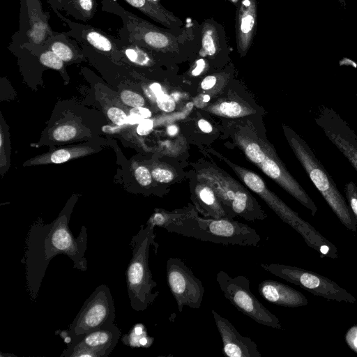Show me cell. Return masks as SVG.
<instances>
[{
	"instance_id": "cell-1",
	"label": "cell",
	"mask_w": 357,
	"mask_h": 357,
	"mask_svg": "<svg viewBox=\"0 0 357 357\" xmlns=\"http://www.w3.org/2000/svg\"><path fill=\"white\" fill-rule=\"evenodd\" d=\"M69 214H61L53 222H36L29 230L24 263L26 264V284L33 300L38 296L47 268L54 257L67 255L73 262V267L85 271L87 261V232L82 226L75 238L69 228Z\"/></svg>"
},
{
	"instance_id": "cell-2",
	"label": "cell",
	"mask_w": 357,
	"mask_h": 357,
	"mask_svg": "<svg viewBox=\"0 0 357 357\" xmlns=\"http://www.w3.org/2000/svg\"><path fill=\"white\" fill-rule=\"evenodd\" d=\"M103 11L119 16L123 26L118 38L158 54L170 62L196 56L200 48V24L187 19L180 29L162 28L123 8L116 0H102Z\"/></svg>"
},
{
	"instance_id": "cell-3",
	"label": "cell",
	"mask_w": 357,
	"mask_h": 357,
	"mask_svg": "<svg viewBox=\"0 0 357 357\" xmlns=\"http://www.w3.org/2000/svg\"><path fill=\"white\" fill-rule=\"evenodd\" d=\"M227 130L248 160L315 215L318 208L314 202L289 173L273 146L252 121L245 119L229 122Z\"/></svg>"
},
{
	"instance_id": "cell-4",
	"label": "cell",
	"mask_w": 357,
	"mask_h": 357,
	"mask_svg": "<svg viewBox=\"0 0 357 357\" xmlns=\"http://www.w3.org/2000/svg\"><path fill=\"white\" fill-rule=\"evenodd\" d=\"M188 204L183 213L165 229L171 233L226 245L257 247L261 241L256 230L245 224L233 219L202 218Z\"/></svg>"
},
{
	"instance_id": "cell-5",
	"label": "cell",
	"mask_w": 357,
	"mask_h": 357,
	"mask_svg": "<svg viewBox=\"0 0 357 357\" xmlns=\"http://www.w3.org/2000/svg\"><path fill=\"white\" fill-rule=\"evenodd\" d=\"M221 157L245 185L262 199L283 222L294 229L309 247L319 252L321 257H338L336 246L270 190L259 176L245 167L234 164L223 156Z\"/></svg>"
},
{
	"instance_id": "cell-6",
	"label": "cell",
	"mask_w": 357,
	"mask_h": 357,
	"mask_svg": "<svg viewBox=\"0 0 357 357\" xmlns=\"http://www.w3.org/2000/svg\"><path fill=\"white\" fill-rule=\"evenodd\" d=\"M282 129L290 148L329 207L346 228L356 232L357 221L347 201L312 149L290 127L282 124Z\"/></svg>"
},
{
	"instance_id": "cell-7",
	"label": "cell",
	"mask_w": 357,
	"mask_h": 357,
	"mask_svg": "<svg viewBox=\"0 0 357 357\" xmlns=\"http://www.w3.org/2000/svg\"><path fill=\"white\" fill-rule=\"evenodd\" d=\"M155 227L142 225L130 241L132 258L126 272L127 290L131 307L143 312L159 296L157 287L149 266V250L151 245L157 253L158 244L155 242Z\"/></svg>"
},
{
	"instance_id": "cell-8",
	"label": "cell",
	"mask_w": 357,
	"mask_h": 357,
	"mask_svg": "<svg viewBox=\"0 0 357 357\" xmlns=\"http://www.w3.org/2000/svg\"><path fill=\"white\" fill-rule=\"evenodd\" d=\"M197 178L213 190L230 219L240 216L255 221L267 218L249 191L222 169L209 165L204 166L197 170Z\"/></svg>"
},
{
	"instance_id": "cell-9",
	"label": "cell",
	"mask_w": 357,
	"mask_h": 357,
	"mask_svg": "<svg viewBox=\"0 0 357 357\" xmlns=\"http://www.w3.org/2000/svg\"><path fill=\"white\" fill-rule=\"evenodd\" d=\"M216 282L224 296L238 311L258 324L276 329L282 328L278 318L251 292L248 278L243 275L231 277L220 271L216 275Z\"/></svg>"
},
{
	"instance_id": "cell-10",
	"label": "cell",
	"mask_w": 357,
	"mask_h": 357,
	"mask_svg": "<svg viewBox=\"0 0 357 357\" xmlns=\"http://www.w3.org/2000/svg\"><path fill=\"white\" fill-rule=\"evenodd\" d=\"M261 268L318 296L337 302L355 303L356 298L332 280L302 268L280 264H260Z\"/></svg>"
},
{
	"instance_id": "cell-11",
	"label": "cell",
	"mask_w": 357,
	"mask_h": 357,
	"mask_svg": "<svg viewBox=\"0 0 357 357\" xmlns=\"http://www.w3.org/2000/svg\"><path fill=\"white\" fill-rule=\"evenodd\" d=\"M115 307L110 289L100 284L84 301L69 326L72 340L89 332L114 324Z\"/></svg>"
},
{
	"instance_id": "cell-12",
	"label": "cell",
	"mask_w": 357,
	"mask_h": 357,
	"mask_svg": "<svg viewBox=\"0 0 357 357\" xmlns=\"http://www.w3.org/2000/svg\"><path fill=\"white\" fill-rule=\"evenodd\" d=\"M166 277L180 312L184 306L200 308L204 294V286L182 259L169 258L166 265Z\"/></svg>"
},
{
	"instance_id": "cell-13",
	"label": "cell",
	"mask_w": 357,
	"mask_h": 357,
	"mask_svg": "<svg viewBox=\"0 0 357 357\" xmlns=\"http://www.w3.org/2000/svg\"><path fill=\"white\" fill-rule=\"evenodd\" d=\"M314 121L357 172V135L347 122L327 107L319 109Z\"/></svg>"
},
{
	"instance_id": "cell-14",
	"label": "cell",
	"mask_w": 357,
	"mask_h": 357,
	"mask_svg": "<svg viewBox=\"0 0 357 357\" xmlns=\"http://www.w3.org/2000/svg\"><path fill=\"white\" fill-rule=\"evenodd\" d=\"M20 3L21 13L25 16L20 17L22 28L13 42L28 49L44 45L54 32L48 24L50 16L43 12L39 0H20Z\"/></svg>"
},
{
	"instance_id": "cell-15",
	"label": "cell",
	"mask_w": 357,
	"mask_h": 357,
	"mask_svg": "<svg viewBox=\"0 0 357 357\" xmlns=\"http://www.w3.org/2000/svg\"><path fill=\"white\" fill-rule=\"evenodd\" d=\"M121 335V330L114 324L96 329L71 340L70 344L63 351L61 356H108L116 346Z\"/></svg>"
},
{
	"instance_id": "cell-16",
	"label": "cell",
	"mask_w": 357,
	"mask_h": 357,
	"mask_svg": "<svg viewBox=\"0 0 357 357\" xmlns=\"http://www.w3.org/2000/svg\"><path fill=\"white\" fill-rule=\"evenodd\" d=\"M57 16L68 26L66 33L79 45H86L113 59H122L121 40L90 25L76 22L57 11Z\"/></svg>"
},
{
	"instance_id": "cell-17",
	"label": "cell",
	"mask_w": 357,
	"mask_h": 357,
	"mask_svg": "<svg viewBox=\"0 0 357 357\" xmlns=\"http://www.w3.org/2000/svg\"><path fill=\"white\" fill-rule=\"evenodd\" d=\"M230 48L224 26L213 17L200 24V48L198 54L206 57L209 63L225 62L229 59Z\"/></svg>"
},
{
	"instance_id": "cell-18",
	"label": "cell",
	"mask_w": 357,
	"mask_h": 357,
	"mask_svg": "<svg viewBox=\"0 0 357 357\" xmlns=\"http://www.w3.org/2000/svg\"><path fill=\"white\" fill-rule=\"evenodd\" d=\"M222 341V353L229 357H261L257 344L241 335L233 324L216 311L211 310Z\"/></svg>"
},
{
	"instance_id": "cell-19",
	"label": "cell",
	"mask_w": 357,
	"mask_h": 357,
	"mask_svg": "<svg viewBox=\"0 0 357 357\" xmlns=\"http://www.w3.org/2000/svg\"><path fill=\"white\" fill-rule=\"evenodd\" d=\"M257 25V0H240L236 5L235 34L237 51L241 57H244L252 46Z\"/></svg>"
},
{
	"instance_id": "cell-20",
	"label": "cell",
	"mask_w": 357,
	"mask_h": 357,
	"mask_svg": "<svg viewBox=\"0 0 357 357\" xmlns=\"http://www.w3.org/2000/svg\"><path fill=\"white\" fill-rule=\"evenodd\" d=\"M260 295L272 304L298 307L308 304L306 297L300 291L278 281L266 280L259 284Z\"/></svg>"
},
{
	"instance_id": "cell-21",
	"label": "cell",
	"mask_w": 357,
	"mask_h": 357,
	"mask_svg": "<svg viewBox=\"0 0 357 357\" xmlns=\"http://www.w3.org/2000/svg\"><path fill=\"white\" fill-rule=\"evenodd\" d=\"M191 198L197 211L204 217L230 219L220 200L207 184L198 181L194 185Z\"/></svg>"
},
{
	"instance_id": "cell-22",
	"label": "cell",
	"mask_w": 357,
	"mask_h": 357,
	"mask_svg": "<svg viewBox=\"0 0 357 357\" xmlns=\"http://www.w3.org/2000/svg\"><path fill=\"white\" fill-rule=\"evenodd\" d=\"M128 4L165 27L172 29L183 26V21L163 6H155L149 0H124Z\"/></svg>"
},
{
	"instance_id": "cell-23",
	"label": "cell",
	"mask_w": 357,
	"mask_h": 357,
	"mask_svg": "<svg viewBox=\"0 0 357 357\" xmlns=\"http://www.w3.org/2000/svg\"><path fill=\"white\" fill-rule=\"evenodd\" d=\"M44 46L54 52L66 63L79 59L84 56L79 44L66 32H54L46 40Z\"/></svg>"
},
{
	"instance_id": "cell-24",
	"label": "cell",
	"mask_w": 357,
	"mask_h": 357,
	"mask_svg": "<svg viewBox=\"0 0 357 357\" xmlns=\"http://www.w3.org/2000/svg\"><path fill=\"white\" fill-rule=\"evenodd\" d=\"M120 49L123 59L139 66L147 67L153 65L156 61H167L151 50L121 40Z\"/></svg>"
},
{
	"instance_id": "cell-25",
	"label": "cell",
	"mask_w": 357,
	"mask_h": 357,
	"mask_svg": "<svg viewBox=\"0 0 357 357\" xmlns=\"http://www.w3.org/2000/svg\"><path fill=\"white\" fill-rule=\"evenodd\" d=\"M97 6L96 0H63L61 11L75 20L87 22L94 16Z\"/></svg>"
},
{
	"instance_id": "cell-26",
	"label": "cell",
	"mask_w": 357,
	"mask_h": 357,
	"mask_svg": "<svg viewBox=\"0 0 357 357\" xmlns=\"http://www.w3.org/2000/svg\"><path fill=\"white\" fill-rule=\"evenodd\" d=\"M208 110L217 115L235 118L248 115V110L236 101H225L208 107Z\"/></svg>"
},
{
	"instance_id": "cell-27",
	"label": "cell",
	"mask_w": 357,
	"mask_h": 357,
	"mask_svg": "<svg viewBox=\"0 0 357 357\" xmlns=\"http://www.w3.org/2000/svg\"><path fill=\"white\" fill-rule=\"evenodd\" d=\"M183 208L176 209L173 211H167L162 209H157L149 219L146 225L160 227L165 229L173 220L178 218L183 213Z\"/></svg>"
},
{
	"instance_id": "cell-28",
	"label": "cell",
	"mask_w": 357,
	"mask_h": 357,
	"mask_svg": "<svg viewBox=\"0 0 357 357\" xmlns=\"http://www.w3.org/2000/svg\"><path fill=\"white\" fill-rule=\"evenodd\" d=\"M347 203L357 221V186L353 181H349L344 187Z\"/></svg>"
},
{
	"instance_id": "cell-29",
	"label": "cell",
	"mask_w": 357,
	"mask_h": 357,
	"mask_svg": "<svg viewBox=\"0 0 357 357\" xmlns=\"http://www.w3.org/2000/svg\"><path fill=\"white\" fill-rule=\"evenodd\" d=\"M122 101L131 107H142L144 104V99L139 94L135 92L125 90L121 93Z\"/></svg>"
},
{
	"instance_id": "cell-30",
	"label": "cell",
	"mask_w": 357,
	"mask_h": 357,
	"mask_svg": "<svg viewBox=\"0 0 357 357\" xmlns=\"http://www.w3.org/2000/svg\"><path fill=\"white\" fill-rule=\"evenodd\" d=\"M77 130L72 126H62L57 128L53 132L54 138L57 141H68L73 138Z\"/></svg>"
},
{
	"instance_id": "cell-31",
	"label": "cell",
	"mask_w": 357,
	"mask_h": 357,
	"mask_svg": "<svg viewBox=\"0 0 357 357\" xmlns=\"http://www.w3.org/2000/svg\"><path fill=\"white\" fill-rule=\"evenodd\" d=\"M151 175L156 181L160 183H169L174 178V174L170 169L162 167L153 169Z\"/></svg>"
},
{
	"instance_id": "cell-32",
	"label": "cell",
	"mask_w": 357,
	"mask_h": 357,
	"mask_svg": "<svg viewBox=\"0 0 357 357\" xmlns=\"http://www.w3.org/2000/svg\"><path fill=\"white\" fill-rule=\"evenodd\" d=\"M109 119L116 125L123 126L128 123V116L126 113L119 108L111 107L107 111Z\"/></svg>"
},
{
	"instance_id": "cell-33",
	"label": "cell",
	"mask_w": 357,
	"mask_h": 357,
	"mask_svg": "<svg viewBox=\"0 0 357 357\" xmlns=\"http://www.w3.org/2000/svg\"><path fill=\"white\" fill-rule=\"evenodd\" d=\"M156 102L160 109L167 112H172L176 107L174 99L165 93L156 98Z\"/></svg>"
},
{
	"instance_id": "cell-34",
	"label": "cell",
	"mask_w": 357,
	"mask_h": 357,
	"mask_svg": "<svg viewBox=\"0 0 357 357\" xmlns=\"http://www.w3.org/2000/svg\"><path fill=\"white\" fill-rule=\"evenodd\" d=\"M135 176L137 182L142 186H148L151 183L152 175L149 170L144 166L136 169Z\"/></svg>"
},
{
	"instance_id": "cell-35",
	"label": "cell",
	"mask_w": 357,
	"mask_h": 357,
	"mask_svg": "<svg viewBox=\"0 0 357 357\" xmlns=\"http://www.w3.org/2000/svg\"><path fill=\"white\" fill-rule=\"evenodd\" d=\"M196 57L194 68L191 70V75L194 77L199 76L204 72L209 63L206 57L201 56L198 52Z\"/></svg>"
},
{
	"instance_id": "cell-36",
	"label": "cell",
	"mask_w": 357,
	"mask_h": 357,
	"mask_svg": "<svg viewBox=\"0 0 357 357\" xmlns=\"http://www.w3.org/2000/svg\"><path fill=\"white\" fill-rule=\"evenodd\" d=\"M345 341L349 348L357 353V325L348 330L345 334Z\"/></svg>"
},
{
	"instance_id": "cell-37",
	"label": "cell",
	"mask_w": 357,
	"mask_h": 357,
	"mask_svg": "<svg viewBox=\"0 0 357 357\" xmlns=\"http://www.w3.org/2000/svg\"><path fill=\"white\" fill-rule=\"evenodd\" d=\"M70 158V153L65 149H59L54 152L51 155V161L56 164L63 163Z\"/></svg>"
},
{
	"instance_id": "cell-38",
	"label": "cell",
	"mask_w": 357,
	"mask_h": 357,
	"mask_svg": "<svg viewBox=\"0 0 357 357\" xmlns=\"http://www.w3.org/2000/svg\"><path fill=\"white\" fill-rule=\"evenodd\" d=\"M153 127V121L149 119H144L138 124L137 132L139 135H146L152 130Z\"/></svg>"
},
{
	"instance_id": "cell-39",
	"label": "cell",
	"mask_w": 357,
	"mask_h": 357,
	"mask_svg": "<svg viewBox=\"0 0 357 357\" xmlns=\"http://www.w3.org/2000/svg\"><path fill=\"white\" fill-rule=\"evenodd\" d=\"M217 77L214 75H211L205 77L201 83V87L204 90H208L212 89L217 83Z\"/></svg>"
},
{
	"instance_id": "cell-40",
	"label": "cell",
	"mask_w": 357,
	"mask_h": 357,
	"mask_svg": "<svg viewBox=\"0 0 357 357\" xmlns=\"http://www.w3.org/2000/svg\"><path fill=\"white\" fill-rule=\"evenodd\" d=\"M130 114H135L141 117L142 119H149L151 116V112L145 107H136L132 109Z\"/></svg>"
},
{
	"instance_id": "cell-41",
	"label": "cell",
	"mask_w": 357,
	"mask_h": 357,
	"mask_svg": "<svg viewBox=\"0 0 357 357\" xmlns=\"http://www.w3.org/2000/svg\"><path fill=\"white\" fill-rule=\"evenodd\" d=\"M149 89L150 90V92L153 95V96L155 98V100L158 97L161 96L164 93V92L162 90V86L159 83L154 82L151 84L149 86Z\"/></svg>"
},
{
	"instance_id": "cell-42",
	"label": "cell",
	"mask_w": 357,
	"mask_h": 357,
	"mask_svg": "<svg viewBox=\"0 0 357 357\" xmlns=\"http://www.w3.org/2000/svg\"><path fill=\"white\" fill-rule=\"evenodd\" d=\"M197 124L198 127L203 132L209 133L213 130L211 124L205 119H199Z\"/></svg>"
},
{
	"instance_id": "cell-43",
	"label": "cell",
	"mask_w": 357,
	"mask_h": 357,
	"mask_svg": "<svg viewBox=\"0 0 357 357\" xmlns=\"http://www.w3.org/2000/svg\"><path fill=\"white\" fill-rule=\"evenodd\" d=\"M63 1V0H47V2L54 13L61 11V4Z\"/></svg>"
},
{
	"instance_id": "cell-44",
	"label": "cell",
	"mask_w": 357,
	"mask_h": 357,
	"mask_svg": "<svg viewBox=\"0 0 357 357\" xmlns=\"http://www.w3.org/2000/svg\"><path fill=\"white\" fill-rule=\"evenodd\" d=\"M143 119L135 114H130L128 116V123L129 124H139Z\"/></svg>"
},
{
	"instance_id": "cell-45",
	"label": "cell",
	"mask_w": 357,
	"mask_h": 357,
	"mask_svg": "<svg viewBox=\"0 0 357 357\" xmlns=\"http://www.w3.org/2000/svg\"><path fill=\"white\" fill-rule=\"evenodd\" d=\"M167 132L169 135L174 136L178 133V129L176 125H171L167 127Z\"/></svg>"
},
{
	"instance_id": "cell-46",
	"label": "cell",
	"mask_w": 357,
	"mask_h": 357,
	"mask_svg": "<svg viewBox=\"0 0 357 357\" xmlns=\"http://www.w3.org/2000/svg\"><path fill=\"white\" fill-rule=\"evenodd\" d=\"M152 4L155 5V6H162V4L160 3V1L159 0H149Z\"/></svg>"
},
{
	"instance_id": "cell-47",
	"label": "cell",
	"mask_w": 357,
	"mask_h": 357,
	"mask_svg": "<svg viewBox=\"0 0 357 357\" xmlns=\"http://www.w3.org/2000/svg\"><path fill=\"white\" fill-rule=\"evenodd\" d=\"M339 3H340L341 7H342L344 9L346 8V0H338Z\"/></svg>"
},
{
	"instance_id": "cell-48",
	"label": "cell",
	"mask_w": 357,
	"mask_h": 357,
	"mask_svg": "<svg viewBox=\"0 0 357 357\" xmlns=\"http://www.w3.org/2000/svg\"><path fill=\"white\" fill-rule=\"evenodd\" d=\"M209 100H210V96L208 95H204L203 97V101L207 102Z\"/></svg>"
},
{
	"instance_id": "cell-49",
	"label": "cell",
	"mask_w": 357,
	"mask_h": 357,
	"mask_svg": "<svg viewBox=\"0 0 357 357\" xmlns=\"http://www.w3.org/2000/svg\"><path fill=\"white\" fill-rule=\"evenodd\" d=\"M232 1L235 5H237L240 0H229Z\"/></svg>"
}]
</instances>
